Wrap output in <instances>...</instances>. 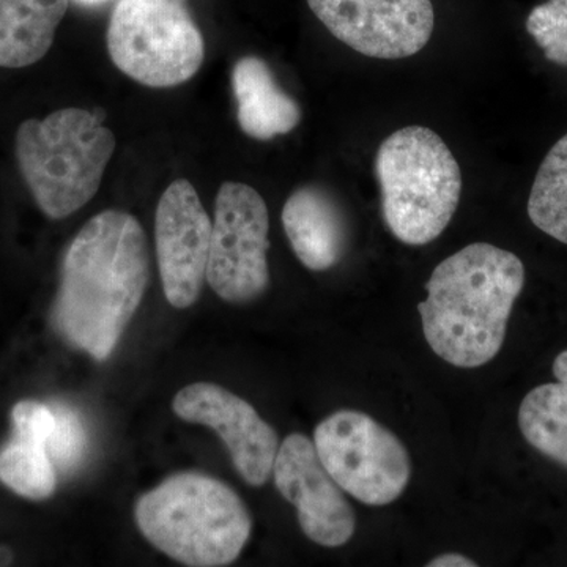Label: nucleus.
Returning a JSON list of instances; mask_svg holds the SVG:
<instances>
[{"label": "nucleus", "instance_id": "6ab92c4d", "mask_svg": "<svg viewBox=\"0 0 567 567\" xmlns=\"http://www.w3.org/2000/svg\"><path fill=\"white\" fill-rule=\"evenodd\" d=\"M527 32L548 62L567 66V0H547L529 11Z\"/></svg>", "mask_w": 567, "mask_h": 567}, {"label": "nucleus", "instance_id": "423d86ee", "mask_svg": "<svg viewBox=\"0 0 567 567\" xmlns=\"http://www.w3.org/2000/svg\"><path fill=\"white\" fill-rule=\"evenodd\" d=\"M106 43L114 65L147 87L185 84L204 63V37L185 0H118Z\"/></svg>", "mask_w": 567, "mask_h": 567}, {"label": "nucleus", "instance_id": "4be33fe9", "mask_svg": "<svg viewBox=\"0 0 567 567\" xmlns=\"http://www.w3.org/2000/svg\"><path fill=\"white\" fill-rule=\"evenodd\" d=\"M429 567H476L477 563L473 561L472 558H466L464 555L456 554H445L440 555V557H435L427 563Z\"/></svg>", "mask_w": 567, "mask_h": 567}, {"label": "nucleus", "instance_id": "b1692460", "mask_svg": "<svg viewBox=\"0 0 567 567\" xmlns=\"http://www.w3.org/2000/svg\"><path fill=\"white\" fill-rule=\"evenodd\" d=\"M78 2H81V3H96V2H103V0H78Z\"/></svg>", "mask_w": 567, "mask_h": 567}, {"label": "nucleus", "instance_id": "ddd939ff", "mask_svg": "<svg viewBox=\"0 0 567 567\" xmlns=\"http://www.w3.org/2000/svg\"><path fill=\"white\" fill-rule=\"evenodd\" d=\"M282 226L295 256L308 270L327 271L341 262L349 246V223L333 194L309 185L290 194Z\"/></svg>", "mask_w": 567, "mask_h": 567}, {"label": "nucleus", "instance_id": "5701e85b", "mask_svg": "<svg viewBox=\"0 0 567 567\" xmlns=\"http://www.w3.org/2000/svg\"><path fill=\"white\" fill-rule=\"evenodd\" d=\"M554 374L557 377L558 382L566 383L567 385V350L555 358Z\"/></svg>", "mask_w": 567, "mask_h": 567}, {"label": "nucleus", "instance_id": "f3484780", "mask_svg": "<svg viewBox=\"0 0 567 567\" xmlns=\"http://www.w3.org/2000/svg\"><path fill=\"white\" fill-rule=\"evenodd\" d=\"M528 216L537 229L567 245V134L540 163L529 192Z\"/></svg>", "mask_w": 567, "mask_h": 567}, {"label": "nucleus", "instance_id": "aec40b11", "mask_svg": "<svg viewBox=\"0 0 567 567\" xmlns=\"http://www.w3.org/2000/svg\"><path fill=\"white\" fill-rule=\"evenodd\" d=\"M54 410V431L48 440L47 450L52 464L62 472H71L81 464L87 447V434L80 413L70 406L58 404Z\"/></svg>", "mask_w": 567, "mask_h": 567}, {"label": "nucleus", "instance_id": "f8f14e48", "mask_svg": "<svg viewBox=\"0 0 567 567\" xmlns=\"http://www.w3.org/2000/svg\"><path fill=\"white\" fill-rule=\"evenodd\" d=\"M174 412L188 423L218 432L249 486H264L274 475L278 434L245 399L215 383H193L175 395Z\"/></svg>", "mask_w": 567, "mask_h": 567}, {"label": "nucleus", "instance_id": "412c9836", "mask_svg": "<svg viewBox=\"0 0 567 567\" xmlns=\"http://www.w3.org/2000/svg\"><path fill=\"white\" fill-rule=\"evenodd\" d=\"M14 436L47 446L54 431V410L37 401H21L11 410Z\"/></svg>", "mask_w": 567, "mask_h": 567}, {"label": "nucleus", "instance_id": "6e6552de", "mask_svg": "<svg viewBox=\"0 0 567 567\" xmlns=\"http://www.w3.org/2000/svg\"><path fill=\"white\" fill-rule=\"evenodd\" d=\"M268 230L264 197L246 183L224 182L216 196L207 281L227 303H251L268 289Z\"/></svg>", "mask_w": 567, "mask_h": 567}, {"label": "nucleus", "instance_id": "2eb2a0df", "mask_svg": "<svg viewBox=\"0 0 567 567\" xmlns=\"http://www.w3.org/2000/svg\"><path fill=\"white\" fill-rule=\"evenodd\" d=\"M70 0H0V66L24 69L50 52Z\"/></svg>", "mask_w": 567, "mask_h": 567}, {"label": "nucleus", "instance_id": "dca6fc26", "mask_svg": "<svg viewBox=\"0 0 567 567\" xmlns=\"http://www.w3.org/2000/svg\"><path fill=\"white\" fill-rule=\"evenodd\" d=\"M518 427L529 445L567 468L566 383H546L529 391L518 409Z\"/></svg>", "mask_w": 567, "mask_h": 567}, {"label": "nucleus", "instance_id": "1a4fd4ad", "mask_svg": "<svg viewBox=\"0 0 567 567\" xmlns=\"http://www.w3.org/2000/svg\"><path fill=\"white\" fill-rule=\"evenodd\" d=\"M336 40L365 58L399 61L423 51L432 39V0H308Z\"/></svg>", "mask_w": 567, "mask_h": 567}, {"label": "nucleus", "instance_id": "4468645a", "mask_svg": "<svg viewBox=\"0 0 567 567\" xmlns=\"http://www.w3.org/2000/svg\"><path fill=\"white\" fill-rule=\"evenodd\" d=\"M233 89L238 125L252 140L289 134L301 122L300 106L279 87L264 59L246 55L235 63Z\"/></svg>", "mask_w": 567, "mask_h": 567}, {"label": "nucleus", "instance_id": "39448f33", "mask_svg": "<svg viewBox=\"0 0 567 567\" xmlns=\"http://www.w3.org/2000/svg\"><path fill=\"white\" fill-rule=\"evenodd\" d=\"M375 175L388 229L399 241L424 246L453 219L462 196V171L446 142L425 126L388 136L375 155Z\"/></svg>", "mask_w": 567, "mask_h": 567}, {"label": "nucleus", "instance_id": "20e7f679", "mask_svg": "<svg viewBox=\"0 0 567 567\" xmlns=\"http://www.w3.org/2000/svg\"><path fill=\"white\" fill-rule=\"evenodd\" d=\"M100 111L78 107L22 122L17 159L40 210L62 219L91 203L115 151Z\"/></svg>", "mask_w": 567, "mask_h": 567}, {"label": "nucleus", "instance_id": "f257e3e1", "mask_svg": "<svg viewBox=\"0 0 567 567\" xmlns=\"http://www.w3.org/2000/svg\"><path fill=\"white\" fill-rule=\"evenodd\" d=\"M151 278L147 237L133 215L93 216L71 241L52 320L69 344L103 361L136 315Z\"/></svg>", "mask_w": 567, "mask_h": 567}, {"label": "nucleus", "instance_id": "7ed1b4c3", "mask_svg": "<svg viewBox=\"0 0 567 567\" xmlns=\"http://www.w3.org/2000/svg\"><path fill=\"white\" fill-rule=\"evenodd\" d=\"M137 527L167 557L193 567L227 566L240 557L252 518L234 488L203 473H178L142 495Z\"/></svg>", "mask_w": 567, "mask_h": 567}, {"label": "nucleus", "instance_id": "a211bd4d", "mask_svg": "<svg viewBox=\"0 0 567 567\" xmlns=\"http://www.w3.org/2000/svg\"><path fill=\"white\" fill-rule=\"evenodd\" d=\"M0 483L29 499L54 494L58 475L47 446L13 436L0 450Z\"/></svg>", "mask_w": 567, "mask_h": 567}, {"label": "nucleus", "instance_id": "0eeeda50", "mask_svg": "<svg viewBox=\"0 0 567 567\" xmlns=\"http://www.w3.org/2000/svg\"><path fill=\"white\" fill-rule=\"evenodd\" d=\"M315 445L339 487L364 505H390L409 486L412 458L404 443L363 412L339 410L324 417Z\"/></svg>", "mask_w": 567, "mask_h": 567}, {"label": "nucleus", "instance_id": "9b49d317", "mask_svg": "<svg viewBox=\"0 0 567 567\" xmlns=\"http://www.w3.org/2000/svg\"><path fill=\"white\" fill-rule=\"evenodd\" d=\"M274 476L276 488L297 507L298 522L309 539L330 548L352 539L357 529L353 507L324 468L311 439L287 436L276 454Z\"/></svg>", "mask_w": 567, "mask_h": 567}, {"label": "nucleus", "instance_id": "f03ea898", "mask_svg": "<svg viewBox=\"0 0 567 567\" xmlns=\"http://www.w3.org/2000/svg\"><path fill=\"white\" fill-rule=\"evenodd\" d=\"M525 286L524 262L491 244H472L436 265L417 305L425 341L462 369L494 360Z\"/></svg>", "mask_w": 567, "mask_h": 567}, {"label": "nucleus", "instance_id": "9d476101", "mask_svg": "<svg viewBox=\"0 0 567 567\" xmlns=\"http://www.w3.org/2000/svg\"><path fill=\"white\" fill-rule=\"evenodd\" d=\"M213 224L192 182L167 186L155 216L156 257L164 295L177 309L199 300L207 279Z\"/></svg>", "mask_w": 567, "mask_h": 567}]
</instances>
